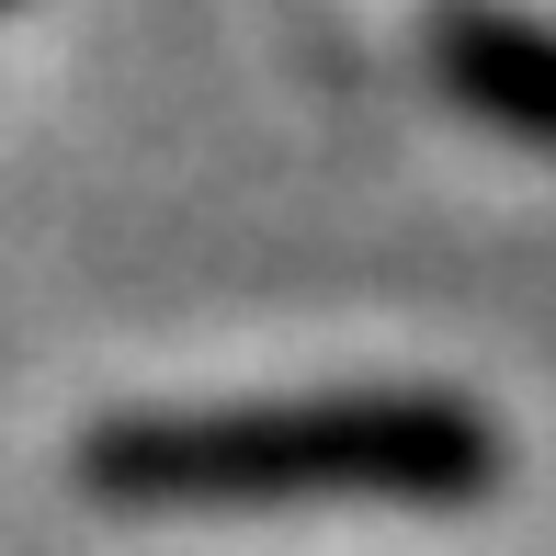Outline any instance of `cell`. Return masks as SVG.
<instances>
[{
    "label": "cell",
    "mask_w": 556,
    "mask_h": 556,
    "mask_svg": "<svg viewBox=\"0 0 556 556\" xmlns=\"http://www.w3.org/2000/svg\"><path fill=\"white\" fill-rule=\"evenodd\" d=\"M68 477L103 511H285V500H387L466 511L511 477V443L454 387H285L205 409H103L68 443Z\"/></svg>",
    "instance_id": "obj_1"
},
{
    "label": "cell",
    "mask_w": 556,
    "mask_h": 556,
    "mask_svg": "<svg viewBox=\"0 0 556 556\" xmlns=\"http://www.w3.org/2000/svg\"><path fill=\"white\" fill-rule=\"evenodd\" d=\"M420 68L454 114L511 148H556V23L522 0H443L420 23Z\"/></svg>",
    "instance_id": "obj_2"
},
{
    "label": "cell",
    "mask_w": 556,
    "mask_h": 556,
    "mask_svg": "<svg viewBox=\"0 0 556 556\" xmlns=\"http://www.w3.org/2000/svg\"><path fill=\"white\" fill-rule=\"evenodd\" d=\"M0 12H12V0H0Z\"/></svg>",
    "instance_id": "obj_3"
}]
</instances>
